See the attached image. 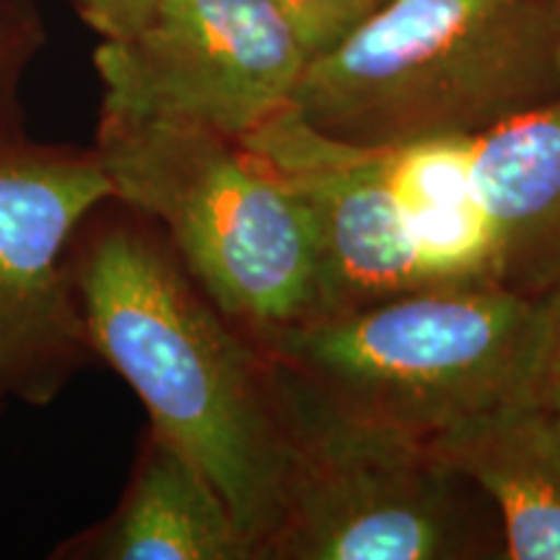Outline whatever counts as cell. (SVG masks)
<instances>
[{
    "mask_svg": "<svg viewBox=\"0 0 560 560\" xmlns=\"http://www.w3.org/2000/svg\"><path fill=\"white\" fill-rule=\"evenodd\" d=\"M161 0H73L79 16L102 39H122L145 24Z\"/></svg>",
    "mask_w": 560,
    "mask_h": 560,
    "instance_id": "cell-15",
    "label": "cell"
},
{
    "mask_svg": "<svg viewBox=\"0 0 560 560\" xmlns=\"http://www.w3.org/2000/svg\"><path fill=\"white\" fill-rule=\"evenodd\" d=\"M558 338L560 299L472 280L319 317L268 353L350 408L431 441L537 395Z\"/></svg>",
    "mask_w": 560,
    "mask_h": 560,
    "instance_id": "cell-3",
    "label": "cell"
},
{
    "mask_svg": "<svg viewBox=\"0 0 560 560\" xmlns=\"http://www.w3.org/2000/svg\"><path fill=\"white\" fill-rule=\"evenodd\" d=\"M289 425L283 503L260 558L439 560L465 556L454 470L429 439L340 402L278 361Z\"/></svg>",
    "mask_w": 560,
    "mask_h": 560,
    "instance_id": "cell-5",
    "label": "cell"
},
{
    "mask_svg": "<svg viewBox=\"0 0 560 560\" xmlns=\"http://www.w3.org/2000/svg\"><path fill=\"white\" fill-rule=\"evenodd\" d=\"M94 151L112 200L156 223L206 296L265 350L319 317L310 208L240 140L100 115Z\"/></svg>",
    "mask_w": 560,
    "mask_h": 560,
    "instance_id": "cell-4",
    "label": "cell"
},
{
    "mask_svg": "<svg viewBox=\"0 0 560 560\" xmlns=\"http://www.w3.org/2000/svg\"><path fill=\"white\" fill-rule=\"evenodd\" d=\"M389 190L433 283L488 280L493 226L472 177V138L387 145Z\"/></svg>",
    "mask_w": 560,
    "mask_h": 560,
    "instance_id": "cell-12",
    "label": "cell"
},
{
    "mask_svg": "<svg viewBox=\"0 0 560 560\" xmlns=\"http://www.w3.org/2000/svg\"><path fill=\"white\" fill-rule=\"evenodd\" d=\"M493 501L511 560H560V405L548 392L431 439Z\"/></svg>",
    "mask_w": 560,
    "mask_h": 560,
    "instance_id": "cell-11",
    "label": "cell"
},
{
    "mask_svg": "<svg viewBox=\"0 0 560 560\" xmlns=\"http://www.w3.org/2000/svg\"><path fill=\"white\" fill-rule=\"evenodd\" d=\"M117 206L122 213L96 210L73 244L91 350L130 384L149 429L219 488L252 558H260L289 470L276 359L255 353L156 223Z\"/></svg>",
    "mask_w": 560,
    "mask_h": 560,
    "instance_id": "cell-1",
    "label": "cell"
},
{
    "mask_svg": "<svg viewBox=\"0 0 560 560\" xmlns=\"http://www.w3.org/2000/svg\"><path fill=\"white\" fill-rule=\"evenodd\" d=\"M52 558L244 560L252 550L208 475L149 429L117 509Z\"/></svg>",
    "mask_w": 560,
    "mask_h": 560,
    "instance_id": "cell-10",
    "label": "cell"
},
{
    "mask_svg": "<svg viewBox=\"0 0 560 560\" xmlns=\"http://www.w3.org/2000/svg\"><path fill=\"white\" fill-rule=\"evenodd\" d=\"M472 177L493 226L490 283L560 299V96L475 136Z\"/></svg>",
    "mask_w": 560,
    "mask_h": 560,
    "instance_id": "cell-9",
    "label": "cell"
},
{
    "mask_svg": "<svg viewBox=\"0 0 560 560\" xmlns=\"http://www.w3.org/2000/svg\"><path fill=\"white\" fill-rule=\"evenodd\" d=\"M545 392L552 397L560 405V338H558V348H556V355H552V363H550V371H548V380H545Z\"/></svg>",
    "mask_w": 560,
    "mask_h": 560,
    "instance_id": "cell-16",
    "label": "cell"
},
{
    "mask_svg": "<svg viewBox=\"0 0 560 560\" xmlns=\"http://www.w3.org/2000/svg\"><path fill=\"white\" fill-rule=\"evenodd\" d=\"M45 45V21L34 0H0V140L24 132L21 81Z\"/></svg>",
    "mask_w": 560,
    "mask_h": 560,
    "instance_id": "cell-13",
    "label": "cell"
},
{
    "mask_svg": "<svg viewBox=\"0 0 560 560\" xmlns=\"http://www.w3.org/2000/svg\"><path fill=\"white\" fill-rule=\"evenodd\" d=\"M112 200L94 145L0 140V400L47 405L91 359L73 244Z\"/></svg>",
    "mask_w": 560,
    "mask_h": 560,
    "instance_id": "cell-7",
    "label": "cell"
},
{
    "mask_svg": "<svg viewBox=\"0 0 560 560\" xmlns=\"http://www.w3.org/2000/svg\"><path fill=\"white\" fill-rule=\"evenodd\" d=\"M240 143L310 208L322 255L319 317L439 285L420 265L389 190L387 145L330 138L291 107Z\"/></svg>",
    "mask_w": 560,
    "mask_h": 560,
    "instance_id": "cell-8",
    "label": "cell"
},
{
    "mask_svg": "<svg viewBox=\"0 0 560 560\" xmlns=\"http://www.w3.org/2000/svg\"><path fill=\"white\" fill-rule=\"evenodd\" d=\"M306 62L272 0H161L143 26L96 47L100 115L242 140L289 107Z\"/></svg>",
    "mask_w": 560,
    "mask_h": 560,
    "instance_id": "cell-6",
    "label": "cell"
},
{
    "mask_svg": "<svg viewBox=\"0 0 560 560\" xmlns=\"http://www.w3.org/2000/svg\"><path fill=\"white\" fill-rule=\"evenodd\" d=\"M289 19L306 55L332 50L387 0H272Z\"/></svg>",
    "mask_w": 560,
    "mask_h": 560,
    "instance_id": "cell-14",
    "label": "cell"
},
{
    "mask_svg": "<svg viewBox=\"0 0 560 560\" xmlns=\"http://www.w3.org/2000/svg\"><path fill=\"white\" fill-rule=\"evenodd\" d=\"M560 96V0H387L289 107L359 145L475 138Z\"/></svg>",
    "mask_w": 560,
    "mask_h": 560,
    "instance_id": "cell-2",
    "label": "cell"
}]
</instances>
